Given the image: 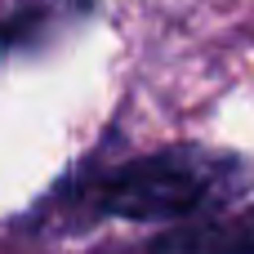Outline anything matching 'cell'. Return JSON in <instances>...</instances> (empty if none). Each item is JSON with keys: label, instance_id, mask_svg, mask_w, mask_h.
Wrapping results in <instances>:
<instances>
[{"label": "cell", "instance_id": "cell-1", "mask_svg": "<svg viewBox=\"0 0 254 254\" xmlns=\"http://www.w3.org/2000/svg\"><path fill=\"white\" fill-rule=\"evenodd\" d=\"M241 183H246V170L228 156L170 152V156H152L143 165L112 174L98 188V201L134 219H179V214H196V210H214L232 201Z\"/></svg>", "mask_w": 254, "mask_h": 254}, {"label": "cell", "instance_id": "cell-2", "mask_svg": "<svg viewBox=\"0 0 254 254\" xmlns=\"http://www.w3.org/2000/svg\"><path fill=\"white\" fill-rule=\"evenodd\" d=\"M67 13V0H0V45L45 40Z\"/></svg>", "mask_w": 254, "mask_h": 254}]
</instances>
